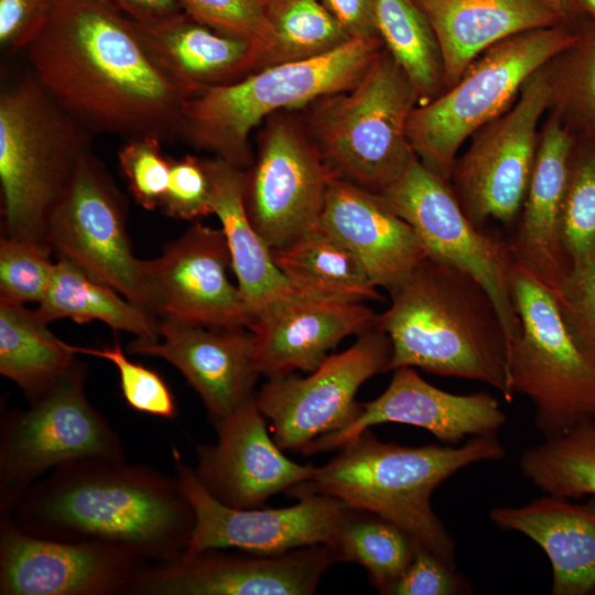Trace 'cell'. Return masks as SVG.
Segmentation results:
<instances>
[{
    "instance_id": "cell-22",
    "label": "cell",
    "mask_w": 595,
    "mask_h": 595,
    "mask_svg": "<svg viewBox=\"0 0 595 595\" xmlns=\"http://www.w3.org/2000/svg\"><path fill=\"white\" fill-rule=\"evenodd\" d=\"M507 416L487 392L456 394L425 381L412 367L393 370L387 389L361 403L356 420L337 432L313 441L303 455L339 450L372 425L401 423L422 428L437 440L456 445L467 436L496 434Z\"/></svg>"
},
{
    "instance_id": "cell-30",
    "label": "cell",
    "mask_w": 595,
    "mask_h": 595,
    "mask_svg": "<svg viewBox=\"0 0 595 595\" xmlns=\"http://www.w3.org/2000/svg\"><path fill=\"white\" fill-rule=\"evenodd\" d=\"M76 354L36 309L0 299V374L29 403L47 393L75 365Z\"/></svg>"
},
{
    "instance_id": "cell-37",
    "label": "cell",
    "mask_w": 595,
    "mask_h": 595,
    "mask_svg": "<svg viewBox=\"0 0 595 595\" xmlns=\"http://www.w3.org/2000/svg\"><path fill=\"white\" fill-rule=\"evenodd\" d=\"M183 10L209 28L252 44L263 67L277 48L272 0H178ZM260 67V68H261Z\"/></svg>"
},
{
    "instance_id": "cell-19",
    "label": "cell",
    "mask_w": 595,
    "mask_h": 595,
    "mask_svg": "<svg viewBox=\"0 0 595 595\" xmlns=\"http://www.w3.org/2000/svg\"><path fill=\"white\" fill-rule=\"evenodd\" d=\"M145 565L108 545L29 534L0 516L1 595H126Z\"/></svg>"
},
{
    "instance_id": "cell-33",
    "label": "cell",
    "mask_w": 595,
    "mask_h": 595,
    "mask_svg": "<svg viewBox=\"0 0 595 595\" xmlns=\"http://www.w3.org/2000/svg\"><path fill=\"white\" fill-rule=\"evenodd\" d=\"M376 30L420 99L432 100L444 86L439 44L414 0H372Z\"/></svg>"
},
{
    "instance_id": "cell-10",
    "label": "cell",
    "mask_w": 595,
    "mask_h": 595,
    "mask_svg": "<svg viewBox=\"0 0 595 595\" xmlns=\"http://www.w3.org/2000/svg\"><path fill=\"white\" fill-rule=\"evenodd\" d=\"M87 367L77 360L43 397L6 413L0 424V516L54 468L89 457L122 459L116 431L85 392Z\"/></svg>"
},
{
    "instance_id": "cell-23",
    "label": "cell",
    "mask_w": 595,
    "mask_h": 595,
    "mask_svg": "<svg viewBox=\"0 0 595 595\" xmlns=\"http://www.w3.org/2000/svg\"><path fill=\"white\" fill-rule=\"evenodd\" d=\"M379 315L364 302L295 294L257 317L255 366L268 378L312 372L340 340L378 325Z\"/></svg>"
},
{
    "instance_id": "cell-44",
    "label": "cell",
    "mask_w": 595,
    "mask_h": 595,
    "mask_svg": "<svg viewBox=\"0 0 595 595\" xmlns=\"http://www.w3.org/2000/svg\"><path fill=\"white\" fill-rule=\"evenodd\" d=\"M470 591L468 583L431 552L416 548L391 595H456Z\"/></svg>"
},
{
    "instance_id": "cell-32",
    "label": "cell",
    "mask_w": 595,
    "mask_h": 595,
    "mask_svg": "<svg viewBox=\"0 0 595 595\" xmlns=\"http://www.w3.org/2000/svg\"><path fill=\"white\" fill-rule=\"evenodd\" d=\"M271 252L280 271L300 294L364 303L381 300L378 288L354 252L321 228Z\"/></svg>"
},
{
    "instance_id": "cell-14",
    "label": "cell",
    "mask_w": 595,
    "mask_h": 595,
    "mask_svg": "<svg viewBox=\"0 0 595 595\" xmlns=\"http://www.w3.org/2000/svg\"><path fill=\"white\" fill-rule=\"evenodd\" d=\"M391 342L378 325L346 350L329 355L306 377L268 378L256 401L283 450L303 452L313 441L343 430L361 410L356 394L371 377L389 371Z\"/></svg>"
},
{
    "instance_id": "cell-24",
    "label": "cell",
    "mask_w": 595,
    "mask_h": 595,
    "mask_svg": "<svg viewBox=\"0 0 595 595\" xmlns=\"http://www.w3.org/2000/svg\"><path fill=\"white\" fill-rule=\"evenodd\" d=\"M320 228L350 249L374 284L389 293L428 257L413 228L377 194L337 174L328 185Z\"/></svg>"
},
{
    "instance_id": "cell-27",
    "label": "cell",
    "mask_w": 595,
    "mask_h": 595,
    "mask_svg": "<svg viewBox=\"0 0 595 595\" xmlns=\"http://www.w3.org/2000/svg\"><path fill=\"white\" fill-rule=\"evenodd\" d=\"M491 521L522 533L547 554L553 595L595 594V496L585 502L548 495L518 507H498Z\"/></svg>"
},
{
    "instance_id": "cell-3",
    "label": "cell",
    "mask_w": 595,
    "mask_h": 595,
    "mask_svg": "<svg viewBox=\"0 0 595 595\" xmlns=\"http://www.w3.org/2000/svg\"><path fill=\"white\" fill-rule=\"evenodd\" d=\"M379 325L391 342L389 371L401 367L480 381L507 402L508 339L485 288L467 272L426 257L391 293Z\"/></svg>"
},
{
    "instance_id": "cell-50",
    "label": "cell",
    "mask_w": 595,
    "mask_h": 595,
    "mask_svg": "<svg viewBox=\"0 0 595 595\" xmlns=\"http://www.w3.org/2000/svg\"><path fill=\"white\" fill-rule=\"evenodd\" d=\"M580 12L595 20V0H573Z\"/></svg>"
},
{
    "instance_id": "cell-47",
    "label": "cell",
    "mask_w": 595,
    "mask_h": 595,
    "mask_svg": "<svg viewBox=\"0 0 595 595\" xmlns=\"http://www.w3.org/2000/svg\"><path fill=\"white\" fill-rule=\"evenodd\" d=\"M131 21L154 24L184 12L178 0H106Z\"/></svg>"
},
{
    "instance_id": "cell-25",
    "label": "cell",
    "mask_w": 595,
    "mask_h": 595,
    "mask_svg": "<svg viewBox=\"0 0 595 595\" xmlns=\"http://www.w3.org/2000/svg\"><path fill=\"white\" fill-rule=\"evenodd\" d=\"M572 140L555 119L543 129L518 230L509 242L515 262L552 293L571 269L561 236Z\"/></svg>"
},
{
    "instance_id": "cell-21",
    "label": "cell",
    "mask_w": 595,
    "mask_h": 595,
    "mask_svg": "<svg viewBox=\"0 0 595 595\" xmlns=\"http://www.w3.org/2000/svg\"><path fill=\"white\" fill-rule=\"evenodd\" d=\"M128 350L173 365L199 394L213 424L256 394L259 372L248 328L210 327L161 315L159 339L136 338Z\"/></svg>"
},
{
    "instance_id": "cell-49",
    "label": "cell",
    "mask_w": 595,
    "mask_h": 595,
    "mask_svg": "<svg viewBox=\"0 0 595 595\" xmlns=\"http://www.w3.org/2000/svg\"><path fill=\"white\" fill-rule=\"evenodd\" d=\"M572 20H574L580 10L573 0H553Z\"/></svg>"
},
{
    "instance_id": "cell-26",
    "label": "cell",
    "mask_w": 595,
    "mask_h": 595,
    "mask_svg": "<svg viewBox=\"0 0 595 595\" xmlns=\"http://www.w3.org/2000/svg\"><path fill=\"white\" fill-rule=\"evenodd\" d=\"M435 34L444 86L487 48L515 34L572 22L553 0H414Z\"/></svg>"
},
{
    "instance_id": "cell-35",
    "label": "cell",
    "mask_w": 595,
    "mask_h": 595,
    "mask_svg": "<svg viewBox=\"0 0 595 595\" xmlns=\"http://www.w3.org/2000/svg\"><path fill=\"white\" fill-rule=\"evenodd\" d=\"M522 475L548 495L578 499L595 496V420L527 448Z\"/></svg>"
},
{
    "instance_id": "cell-12",
    "label": "cell",
    "mask_w": 595,
    "mask_h": 595,
    "mask_svg": "<svg viewBox=\"0 0 595 595\" xmlns=\"http://www.w3.org/2000/svg\"><path fill=\"white\" fill-rule=\"evenodd\" d=\"M127 221L125 195L104 163L89 151L51 212L44 239L58 257L155 313L143 260L133 255Z\"/></svg>"
},
{
    "instance_id": "cell-8",
    "label": "cell",
    "mask_w": 595,
    "mask_h": 595,
    "mask_svg": "<svg viewBox=\"0 0 595 595\" xmlns=\"http://www.w3.org/2000/svg\"><path fill=\"white\" fill-rule=\"evenodd\" d=\"M572 22L524 31L496 43L444 94L414 108L407 136L419 160L448 181L463 142L504 113L545 63L578 42Z\"/></svg>"
},
{
    "instance_id": "cell-45",
    "label": "cell",
    "mask_w": 595,
    "mask_h": 595,
    "mask_svg": "<svg viewBox=\"0 0 595 595\" xmlns=\"http://www.w3.org/2000/svg\"><path fill=\"white\" fill-rule=\"evenodd\" d=\"M58 2L60 0H0L1 52H23L43 30Z\"/></svg>"
},
{
    "instance_id": "cell-11",
    "label": "cell",
    "mask_w": 595,
    "mask_h": 595,
    "mask_svg": "<svg viewBox=\"0 0 595 595\" xmlns=\"http://www.w3.org/2000/svg\"><path fill=\"white\" fill-rule=\"evenodd\" d=\"M415 231L428 257L474 277L488 292L506 331L508 347L520 333L510 286L515 259L509 244L477 228L463 210L448 181L416 155L402 174L377 194Z\"/></svg>"
},
{
    "instance_id": "cell-28",
    "label": "cell",
    "mask_w": 595,
    "mask_h": 595,
    "mask_svg": "<svg viewBox=\"0 0 595 595\" xmlns=\"http://www.w3.org/2000/svg\"><path fill=\"white\" fill-rule=\"evenodd\" d=\"M205 165L212 185L213 214L226 237L238 288L257 320L298 292L249 219L244 201L245 172L217 158L205 160Z\"/></svg>"
},
{
    "instance_id": "cell-38",
    "label": "cell",
    "mask_w": 595,
    "mask_h": 595,
    "mask_svg": "<svg viewBox=\"0 0 595 595\" xmlns=\"http://www.w3.org/2000/svg\"><path fill=\"white\" fill-rule=\"evenodd\" d=\"M53 248L41 239L2 235L0 239V299L18 303H40L55 263Z\"/></svg>"
},
{
    "instance_id": "cell-43",
    "label": "cell",
    "mask_w": 595,
    "mask_h": 595,
    "mask_svg": "<svg viewBox=\"0 0 595 595\" xmlns=\"http://www.w3.org/2000/svg\"><path fill=\"white\" fill-rule=\"evenodd\" d=\"M160 208L174 219L196 220L213 214L212 185L205 160H171L167 188Z\"/></svg>"
},
{
    "instance_id": "cell-17",
    "label": "cell",
    "mask_w": 595,
    "mask_h": 595,
    "mask_svg": "<svg viewBox=\"0 0 595 595\" xmlns=\"http://www.w3.org/2000/svg\"><path fill=\"white\" fill-rule=\"evenodd\" d=\"M337 562L329 544L278 554L206 550L143 566L126 595H311Z\"/></svg>"
},
{
    "instance_id": "cell-29",
    "label": "cell",
    "mask_w": 595,
    "mask_h": 595,
    "mask_svg": "<svg viewBox=\"0 0 595 595\" xmlns=\"http://www.w3.org/2000/svg\"><path fill=\"white\" fill-rule=\"evenodd\" d=\"M133 23L164 67L194 93L234 83L262 65V55L252 44L220 33L185 11L154 24Z\"/></svg>"
},
{
    "instance_id": "cell-9",
    "label": "cell",
    "mask_w": 595,
    "mask_h": 595,
    "mask_svg": "<svg viewBox=\"0 0 595 595\" xmlns=\"http://www.w3.org/2000/svg\"><path fill=\"white\" fill-rule=\"evenodd\" d=\"M512 301L521 328L508 347V388L527 396L544 439L595 420V364L577 347L552 292L515 262Z\"/></svg>"
},
{
    "instance_id": "cell-40",
    "label": "cell",
    "mask_w": 595,
    "mask_h": 595,
    "mask_svg": "<svg viewBox=\"0 0 595 595\" xmlns=\"http://www.w3.org/2000/svg\"><path fill=\"white\" fill-rule=\"evenodd\" d=\"M68 347L76 355L95 356L112 363L119 374L122 396L133 410L163 419L175 418L176 404L167 383L156 371L128 359L119 343L100 348L71 344Z\"/></svg>"
},
{
    "instance_id": "cell-4",
    "label": "cell",
    "mask_w": 595,
    "mask_h": 595,
    "mask_svg": "<svg viewBox=\"0 0 595 595\" xmlns=\"http://www.w3.org/2000/svg\"><path fill=\"white\" fill-rule=\"evenodd\" d=\"M338 451L284 494L293 498L324 495L375 513L452 567L455 543L432 508V494L458 470L506 455L496 434L473 436L459 446H403L380 441L369 429Z\"/></svg>"
},
{
    "instance_id": "cell-34",
    "label": "cell",
    "mask_w": 595,
    "mask_h": 595,
    "mask_svg": "<svg viewBox=\"0 0 595 595\" xmlns=\"http://www.w3.org/2000/svg\"><path fill=\"white\" fill-rule=\"evenodd\" d=\"M339 562L361 565L381 594H391L418 548L394 523L347 507L332 543Z\"/></svg>"
},
{
    "instance_id": "cell-18",
    "label": "cell",
    "mask_w": 595,
    "mask_h": 595,
    "mask_svg": "<svg viewBox=\"0 0 595 595\" xmlns=\"http://www.w3.org/2000/svg\"><path fill=\"white\" fill-rule=\"evenodd\" d=\"M155 313L210 327L248 328L256 317L228 278L231 258L221 228L195 221L143 260Z\"/></svg>"
},
{
    "instance_id": "cell-31",
    "label": "cell",
    "mask_w": 595,
    "mask_h": 595,
    "mask_svg": "<svg viewBox=\"0 0 595 595\" xmlns=\"http://www.w3.org/2000/svg\"><path fill=\"white\" fill-rule=\"evenodd\" d=\"M51 323L71 318L77 324L100 321L139 339H159L160 316L125 298L69 260L58 257L48 289L36 307Z\"/></svg>"
},
{
    "instance_id": "cell-2",
    "label": "cell",
    "mask_w": 595,
    "mask_h": 595,
    "mask_svg": "<svg viewBox=\"0 0 595 595\" xmlns=\"http://www.w3.org/2000/svg\"><path fill=\"white\" fill-rule=\"evenodd\" d=\"M3 516L29 534L108 545L147 564L177 560L195 523L176 476L106 457L54 468Z\"/></svg>"
},
{
    "instance_id": "cell-42",
    "label": "cell",
    "mask_w": 595,
    "mask_h": 595,
    "mask_svg": "<svg viewBox=\"0 0 595 595\" xmlns=\"http://www.w3.org/2000/svg\"><path fill=\"white\" fill-rule=\"evenodd\" d=\"M163 143L151 138L125 141L118 152L120 169L134 201L147 210L160 208L170 178L171 159Z\"/></svg>"
},
{
    "instance_id": "cell-15",
    "label": "cell",
    "mask_w": 595,
    "mask_h": 595,
    "mask_svg": "<svg viewBox=\"0 0 595 595\" xmlns=\"http://www.w3.org/2000/svg\"><path fill=\"white\" fill-rule=\"evenodd\" d=\"M551 97V84L537 72L515 105L477 130L466 153L455 160L453 191L477 228L490 218L510 223L517 217L533 170L538 122Z\"/></svg>"
},
{
    "instance_id": "cell-1",
    "label": "cell",
    "mask_w": 595,
    "mask_h": 595,
    "mask_svg": "<svg viewBox=\"0 0 595 595\" xmlns=\"http://www.w3.org/2000/svg\"><path fill=\"white\" fill-rule=\"evenodd\" d=\"M23 53L46 93L91 136L181 139L183 106L194 91L108 1L60 0Z\"/></svg>"
},
{
    "instance_id": "cell-46",
    "label": "cell",
    "mask_w": 595,
    "mask_h": 595,
    "mask_svg": "<svg viewBox=\"0 0 595 595\" xmlns=\"http://www.w3.org/2000/svg\"><path fill=\"white\" fill-rule=\"evenodd\" d=\"M349 39L379 36L372 0H320Z\"/></svg>"
},
{
    "instance_id": "cell-16",
    "label": "cell",
    "mask_w": 595,
    "mask_h": 595,
    "mask_svg": "<svg viewBox=\"0 0 595 595\" xmlns=\"http://www.w3.org/2000/svg\"><path fill=\"white\" fill-rule=\"evenodd\" d=\"M176 478L192 505L195 523L186 550L193 556L206 550L235 548L278 554L314 544H331L347 505L324 495L301 496L284 508H234L213 497L195 470L174 451Z\"/></svg>"
},
{
    "instance_id": "cell-48",
    "label": "cell",
    "mask_w": 595,
    "mask_h": 595,
    "mask_svg": "<svg viewBox=\"0 0 595 595\" xmlns=\"http://www.w3.org/2000/svg\"><path fill=\"white\" fill-rule=\"evenodd\" d=\"M582 17L587 47L583 64V88L595 113V20L585 13Z\"/></svg>"
},
{
    "instance_id": "cell-7",
    "label": "cell",
    "mask_w": 595,
    "mask_h": 595,
    "mask_svg": "<svg viewBox=\"0 0 595 595\" xmlns=\"http://www.w3.org/2000/svg\"><path fill=\"white\" fill-rule=\"evenodd\" d=\"M419 99L402 68L381 50L350 88L306 106L303 121L338 176L379 194L415 155L407 125Z\"/></svg>"
},
{
    "instance_id": "cell-6",
    "label": "cell",
    "mask_w": 595,
    "mask_h": 595,
    "mask_svg": "<svg viewBox=\"0 0 595 595\" xmlns=\"http://www.w3.org/2000/svg\"><path fill=\"white\" fill-rule=\"evenodd\" d=\"M91 134L33 73H2L0 188L2 235L44 239L46 220L69 187Z\"/></svg>"
},
{
    "instance_id": "cell-13",
    "label": "cell",
    "mask_w": 595,
    "mask_h": 595,
    "mask_svg": "<svg viewBox=\"0 0 595 595\" xmlns=\"http://www.w3.org/2000/svg\"><path fill=\"white\" fill-rule=\"evenodd\" d=\"M335 175L304 121L278 113L268 120L257 159L245 172L244 201L271 250L320 228Z\"/></svg>"
},
{
    "instance_id": "cell-36",
    "label": "cell",
    "mask_w": 595,
    "mask_h": 595,
    "mask_svg": "<svg viewBox=\"0 0 595 595\" xmlns=\"http://www.w3.org/2000/svg\"><path fill=\"white\" fill-rule=\"evenodd\" d=\"M271 19L278 45L264 66L313 57L349 40L320 0H272Z\"/></svg>"
},
{
    "instance_id": "cell-39",
    "label": "cell",
    "mask_w": 595,
    "mask_h": 595,
    "mask_svg": "<svg viewBox=\"0 0 595 595\" xmlns=\"http://www.w3.org/2000/svg\"><path fill=\"white\" fill-rule=\"evenodd\" d=\"M561 236L571 267L595 253V152L571 155Z\"/></svg>"
},
{
    "instance_id": "cell-41",
    "label": "cell",
    "mask_w": 595,
    "mask_h": 595,
    "mask_svg": "<svg viewBox=\"0 0 595 595\" xmlns=\"http://www.w3.org/2000/svg\"><path fill=\"white\" fill-rule=\"evenodd\" d=\"M552 294L570 336L595 364V253L573 264Z\"/></svg>"
},
{
    "instance_id": "cell-20",
    "label": "cell",
    "mask_w": 595,
    "mask_h": 595,
    "mask_svg": "<svg viewBox=\"0 0 595 595\" xmlns=\"http://www.w3.org/2000/svg\"><path fill=\"white\" fill-rule=\"evenodd\" d=\"M256 394L215 423L217 442L196 446L194 469L205 489L221 504L256 508L269 497L309 479L315 466L289 459L270 436Z\"/></svg>"
},
{
    "instance_id": "cell-5",
    "label": "cell",
    "mask_w": 595,
    "mask_h": 595,
    "mask_svg": "<svg viewBox=\"0 0 595 595\" xmlns=\"http://www.w3.org/2000/svg\"><path fill=\"white\" fill-rule=\"evenodd\" d=\"M382 45L379 36L354 37L323 54L202 88L184 102L181 139L238 169L249 167L253 162L249 136L262 119L350 88Z\"/></svg>"
}]
</instances>
